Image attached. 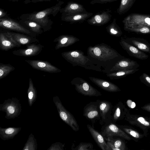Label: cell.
<instances>
[{"label":"cell","mask_w":150,"mask_h":150,"mask_svg":"<svg viewBox=\"0 0 150 150\" xmlns=\"http://www.w3.org/2000/svg\"><path fill=\"white\" fill-rule=\"evenodd\" d=\"M7 12L3 9L0 8V18L6 17Z\"/></svg>","instance_id":"cell-41"},{"label":"cell","mask_w":150,"mask_h":150,"mask_svg":"<svg viewBox=\"0 0 150 150\" xmlns=\"http://www.w3.org/2000/svg\"><path fill=\"white\" fill-rule=\"evenodd\" d=\"M46 1H50V0H46Z\"/></svg>","instance_id":"cell-42"},{"label":"cell","mask_w":150,"mask_h":150,"mask_svg":"<svg viewBox=\"0 0 150 150\" xmlns=\"http://www.w3.org/2000/svg\"><path fill=\"white\" fill-rule=\"evenodd\" d=\"M54 101L61 119L74 131H78L79 129V126L73 115L65 108L58 97H55L54 99Z\"/></svg>","instance_id":"cell-5"},{"label":"cell","mask_w":150,"mask_h":150,"mask_svg":"<svg viewBox=\"0 0 150 150\" xmlns=\"http://www.w3.org/2000/svg\"><path fill=\"white\" fill-rule=\"evenodd\" d=\"M87 54L94 63L100 68L103 67L104 72L107 73L117 61L125 58L110 46L104 43L90 46L87 49Z\"/></svg>","instance_id":"cell-1"},{"label":"cell","mask_w":150,"mask_h":150,"mask_svg":"<svg viewBox=\"0 0 150 150\" xmlns=\"http://www.w3.org/2000/svg\"><path fill=\"white\" fill-rule=\"evenodd\" d=\"M25 49H20L13 51L12 53L15 55L23 57L36 56L42 51L44 46L41 44L32 43L26 45Z\"/></svg>","instance_id":"cell-13"},{"label":"cell","mask_w":150,"mask_h":150,"mask_svg":"<svg viewBox=\"0 0 150 150\" xmlns=\"http://www.w3.org/2000/svg\"><path fill=\"white\" fill-rule=\"evenodd\" d=\"M139 67V65L137 62L124 58L117 61L109 70L108 73L122 70L136 69Z\"/></svg>","instance_id":"cell-16"},{"label":"cell","mask_w":150,"mask_h":150,"mask_svg":"<svg viewBox=\"0 0 150 150\" xmlns=\"http://www.w3.org/2000/svg\"><path fill=\"white\" fill-rule=\"evenodd\" d=\"M89 79L94 83L106 91L115 92L120 91L117 85L108 81L93 77H89Z\"/></svg>","instance_id":"cell-18"},{"label":"cell","mask_w":150,"mask_h":150,"mask_svg":"<svg viewBox=\"0 0 150 150\" xmlns=\"http://www.w3.org/2000/svg\"><path fill=\"white\" fill-rule=\"evenodd\" d=\"M140 80L150 85V76L145 73H143L140 76Z\"/></svg>","instance_id":"cell-35"},{"label":"cell","mask_w":150,"mask_h":150,"mask_svg":"<svg viewBox=\"0 0 150 150\" xmlns=\"http://www.w3.org/2000/svg\"><path fill=\"white\" fill-rule=\"evenodd\" d=\"M61 55L73 66H79L87 69L103 72L101 68L94 63L81 51L76 50L65 52L62 53Z\"/></svg>","instance_id":"cell-3"},{"label":"cell","mask_w":150,"mask_h":150,"mask_svg":"<svg viewBox=\"0 0 150 150\" xmlns=\"http://www.w3.org/2000/svg\"><path fill=\"white\" fill-rule=\"evenodd\" d=\"M137 120L139 122L141 123L146 126H149V123L146 121L144 118L142 117H139Z\"/></svg>","instance_id":"cell-39"},{"label":"cell","mask_w":150,"mask_h":150,"mask_svg":"<svg viewBox=\"0 0 150 150\" xmlns=\"http://www.w3.org/2000/svg\"><path fill=\"white\" fill-rule=\"evenodd\" d=\"M124 39L141 51L150 53V44L146 40L135 37L127 38Z\"/></svg>","instance_id":"cell-23"},{"label":"cell","mask_w":150,"mask_h":150,"mask_svg":"<svg viewBox=\"0 0 150 150\" xmlns=\"http://www.w3.org/2000/svg\"><path fill=\"white\" fill-rule=\"evenodd\" d=\"M127 104L129 108H134L136 106L135 103L130 100H128L127 101Z\"/></svg>","instance_id":"cell-40"},{"label":"cell","mask_w":150,"mask_h":150,"mask_svg":"<svg viewBox=\"0 0 150 150\" xmlns=\"http://www.w3.org/2000/svg\"><path fill=\"white\" fill-rule=\"evenodd\" d=\"M28 96L30 106L33 103L35 99L36 90L34 87L31 78L29 79V87L28 89Z\"/></svg>","instance_id":"cell-32"},{"label":"cell","mask_w":150,"mask_h":150,"mask_svg":"<svg viewBox=\"0 0 150 150\" xmlns=\"http://www.w3.org/2000/svg\"><path fill=\"white\" fill-rule=\"evenodd\" d=\"M0 27L2 28L36 37V34L25 28L19 22L7 17L0 18Z\"/></svg>","instance_id":"cell-7"},{"label":"cell","mask_w":150,"mask_h":150,"mask_svg":"<svg viewBox=\"0 0 150 150\" xmlns=\"http://www.w3.org/2000/svg\"><path fill=\"white\" fill-rule=\"evenodd\" d=\"M15 67L10 64L0 63V79L7 76L15 69Z\"/></svg>","instance_id":"cell-31"},{"label":"cell","mask_w":150,"mask_h":150,"mask_svg":"<svg viewBox=\"0 0 150 150\" xmlns=\"http://www.w3.org/2000/svg\"><path fill=\"white\" fill-rule=\"evenodd\" d=\"M33 68L50 73H57L61 70L47 61L38 60H25Z\"/></svg>","instance_id":"cell-10"},{"label":"cell","mask_w":150,"mask_h":150,"mask_svg":"<svg viewBox=\"0 0 150 150\" xmlns=\"http://www.w3.org/2000/svg\"><path fill=\"white\" fill-rule=\"evenodd\" d=\"M71 84L75 87V90L81 94L86 96L98 97L101 93L83 79L77 77L74 78Z\"/></svg>","instance_id":"cell-4"},{"label":"cell","mask_w":150,"mask_h":150,"mask_svg":"<svg viewBox=\"0 0 150 150\" xmlns=\"http://www.w3.org/2000/svg\"><path fill=\"white\" fill-rule=\"evenodd\" d=\"M10 100H7V103H5V104L4 103L2 105L3 108L2 110H5L6 113V115H7V117H13L15 116H16V115L19 114V108L17 109V108L18 107H16L15 103H14V101Z\"/></svg>","instance_id":"cell-25"},{"label":"cell","mask_w":150,"mask_h":150,"mask_svg":"<svg viewBox=\"0 0 150 150\" xmlns=\"http://www.w3.org/2000/svg\"><path fill=\"white\" fill-rule=\"evenodd\" d=\"M117 0H92L90 2L91 4H104L111 3L117 1Z\"/></svg>","instance_id":"cell-36"},{"label":"cell","mask_w":150,"mask_h":150,"mask_svg":"<svg viewBox=\"0 0 150 150\" xmlns=\"http://www.w3.org/2000/svg\"><path fill=\"white\" fill-rule=\"evenodd\" d=\"M120 44L122 48L131 56L140 60H146L149 57L147 54L126 42L124 39L121 38Z\"/></svg>","instance_id":"cell-14"},{"label":"cell","mask_w":150,"mask_h":150,"mask_svg":"<svg viewBox=\"0 0 150 150\" xmlns=\"http://www.w3.org/2000/svg\"><path fill=\"white\" fill-rule=\"evenodd\" d=\"M87 127L98 146L103 150H109L104 137L94 129V126L87 124Z\"/></svg>","instance_id":"cell-21"},{"label":"cell","mask_w":150,"mask_h":150,"mask_svg":"<svg viewBox=\"0 0 150 150\" xmlns=\"http://www.w3.org/2000/svg\"><path fill=\"white\" fill-rule=\"evenodd\" d=\"M139 69H138L137 68L135 69L118 71L114 72L107 73L106 76L109 78L110 79H116L132 74L137 71Z\"/></svg>","instance_id":"cell-27"},{"label":"cell","mask_w":150,"mask_h":150,"mask_svg":"<svg viewBox=\"0 0 150 150\" xmlns=\"http://www.w3.org/2000/svg\"><path fill=\"white\" fill-rule=\"evenodd\" d=\"M21 129L18 128L9 127L0 129V137L4 140L13 138Z\"/></svg>","instance_id":"cell-28"},{"label":"cell","mask_w":150,"mask_h":150,"mask_svg":"<svg viewBox=\"0 0 150 150\" xmlns=\"http://www.w3.org/2000/svg\"><path fill=\"white\" fill-rule=\"evenodd\" d=\"M59 12L62 13V15H66L87 11L81 4L73 1H69L64 7L61 8Z\"/></svg>","instance_id":"cell-20"},{"label":"cell","mask_w":150,"mask_h":150,"mask_svg":"<svg viewBox=\"0 0 150 150\" xmlns=\"http://www.w3.org/2000/svg\"><path fill=\"white\" fill-rule=\"evenodd\" d=\"M83 115L91 121L92 125L95 124L97 121L100 120V115L97 100L91 102L84 106Z\"/></svg>","instance_id":"cell-9"},{"label":"cell","mask_w":150,"mask_h":150,"mask_svg":"<svg viewBox=\"0 0 150 150\" xmlns=\"http://www.w3.org/2000/svg\"><path fill=\"white\" fill-rule=\"evenodd\" d=\"M12 38L19 44L28 45L39 42L36 37H33L25 34L17 32H8Z\"/></svg>","instance_id":"cell-22"},{"label":"cell","mask_w":150,"mask_h":150,"mask_svg":"<svg viewBox=\"0 0 150 150\" xmlns=\"http://www.w3.org/2000/svg\"><path fill=\"white\" fill-rule=\"evenodd\" d=\"M122 22L124 25H140L150 28V15L132 13L125 17Z\"/></svg>","instance_id":"cell-8"},{"label":"cell","mask_w":150,"mask_h":150,"mask_svg":"<svg viewBox=\"0 0 150 150\" xmlns=\"http://www.w3.org/2000/svg\"><path fill=\"white\" fill-rule=\"evenodd\" d=\"M111 11L107 9L98 13L87 20V23L90 25L97 26L103 25L109 22L111 19Z\"/></svg>","instance_id":"cell-11"},{"label":"cell","mask_w":150,"mask_h":150,"mask_svg":"<svg viewBox=\"0 0 150 150\" xmlns=\"http://www.w3.org/2000/svg\"><path fill=\"white\" fill-rule=\"evenodd\" d=\"M124 29L126 31L142 34H150V28L140 25H124Z\"/></svg>","instance_id":"cell-26"},{"label":"cell","mask_w":150,"mask_h":150,"mask_svg":"<svg viewBox=\"0 0 150 150\" xmlns=\"http://www.w3.org/2000/svg\"><path fill=\"white\" fill-rule=\"evenodd\" d=\"M93 15L92 13L87 12L71 14L62 15V21L70 22L71 23H81L88 19Z\"/></svg>","instance_id":"cell-19"},{"label":"cell","mask_w":150,"mask_h":150,"mask_svg":"<svg viewBox=\"0 0 150 150\" xmlns=\"http://www.w3.org/2000/svg\"><path fill=\"white\" fill-rule=\"evenodd\" d=\"M107 32L113 36L119 37L122 34L120 28L116 23V20L114 18L112 22L106 27Z\"/></svg>","instance_id":"cell-29"},{"label":"cell","mask_w":150,"mask_h":150,"mask_svg":"<svg viewBox=\"0 0 150 150\" xmlns=\"http://www.w3.org/2000/svg\"><path fill=\"white\" fill-rule=\"evenodd\" d=\"M136 0H121L117 9L119 15L122 14L128 11L132 7Z\"/></svg>","instance_id":"cell-30"},{"label":"cell","mask_w":150,"mask_h":150,"mask_svg":"<svg viewBox=\"0 0 150 150\" xmlns=\"http://www.w3.org/2000/svg\"><path fill=\"white\" fill-rule=\"evenodd\" d=\"M123 129L125 132L135 138H137L139 137V133L135 131L128 129L125 128H123Z\"/></svg>","instance_id":"cell-37"},{"label":"cell","mask_w":150,"mask_h":150,"mask_svg":"<svg viewBox=\"0 0 150 150\" xmlns=\"http://www.w3.org/2000/svg\"><path fill=\"white\" fill-rule=\"evenodd\" d=\"M93 145L91 143L81 142L75 148L72 147L71 149L74 150H93Z\"/></svg>","instance_id":"cell-33"},{"label":"cell","mask_w":150,"mask_h":150,"mask_svg":"<svg viewBox=\"0 0 150 150\" xmlns=\"http://www.w3.org/2000/svg\"><path fill=\"white\" fill-rule=\"evenodd\" d=\"M106 143L109 148V150H119L118 149L116 148L112 143L110 140H107Z\"/></svg>","instance_id":"cell-38"},{"label":"cell","mask_w":150,"mask_h":150,"mask_svg":"<svg viewBox=\"0 0 150 150\" xmlns=\"http://www.w3.org/2000/svg\"><path fill=\"white\" fill-rule=\"evenodd\" d=\"M79 41V39L78 38L73 35H61L55 38L53 42H57L55 46V49L57 50L71 45Z\"/></svg>","instance_id":"cell-17"},{"label":"cell","mask_w":150,"mask_h":150,"mask_svg":"<svg viewBox=\"0 0 150 150\" xmlns=\"http://www.w3.org/2000/svg\"><path fill=\"white\" fill-rule=\"evenodd\" d=\"M108 140L110 141L113 144L115 147L119 149V150L124 149V145L121 140L112 138Z\"/></svg>","instance_id":"cell-34"},{"label":"cell","mask_w":150,"mask_h":150,"mask_svg":"<svg viewBox=\"0 0 150 150\" xmlns=\"http://www.w3.org/2000/svg\"><path fill=\"white\" fill-rule=\"evenodd\" d=\"M100 133L104 137L106 141L113 138L114 136H120L127 139H129V137L119 127L112 121H109L102 125Z\"/></svg>","instance_id":"cell-6"},{"label":"cell","mask_w":150,"mask_h":150,"mask_svg":"<svg viewBox=\"0 0 150 150\" xmlns=\"http://www.w3.org/2000/svg\"><path fill=\"white\" fill-rule=\"evenodd\" d=\"M19 22L25 28L37 35L41 34L44 32L41 26L34 21L21 19Z\"/></svg>","instance_id":"cell-24"},{"label":"cell","mask_w":150,"mask_h":150,"mask_svg":"<svg viewBox=\"0 0 150 150\" xmlns=\"http://www.w3.org/2000/svg\"><path fill=\"white\" fill-rule=\"evenodd\" d=\"M21 45L12 38L8 31L0 33V49L7 51L15 47H20Z\"/></svg>","instance_id":"cell-15"},{"label":"cell","mask_w":150,"mask_h":150,"mask_svg":"<svg viewBox=\"0 0 150 150\" xmlns=\"http://www.w3.org/2000/svg\"><path fill=\"white\" fill-rule=\"evenodd\" d=\"M63 1H59L55 6L40 11L23 14L21 16V19L34 21L39 24L42 27L44 32L50 30L52 28L53 22L48 16L52 15L55 16L60 11Z\"/></svg>","instance_id":"cell-2"},{"label":"cell","mask_w":150,"mask_h":150,"mask_svg":"<svg viewBox=\"0 0 150 150\" xmlns=\"http://www.w3.org/2000/svg\"><path fill=\"white\" fill-rule=\"evenodd\" d=\"M100 111V124L102 125L105 122L111 121V115L113 106L112 103L107 100H98Z\"/></svg>","instance_id":"cell-12"}]
</instances>
